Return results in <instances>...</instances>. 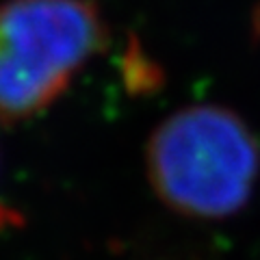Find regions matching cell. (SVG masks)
I'll use <instances>...</instances> for the list:
<instances>
[{"mask_svg":"<svg viewBox=\"0 0 260 260\" xmlns=\"http://www.w3.org/2000/svg\"><path fill=\"white\" fill-rule=\"evenodd\" d=\"M145 174L154 195L174 213L200 221L228 219L254 195L260 139L228 107H182L150 135Z\"/></svg>","mask_w":260,"mask_h":260,"instance_id":"cell-1","label":"cell"},{"mask_svg":"<svg viewBox=\"0 0 260 260\" xmlns=\"http://www.w3.org/2000/svg\"><path fill=\"white\" fill-rule=\"evenodd\" d=\"M109 42L93 0L0 5V126L22 124L65 93Z\"/></svg>","mask_w":260,"mask_h":260,"instance_id":"cell-2","label":"cell"}]
</instances>
